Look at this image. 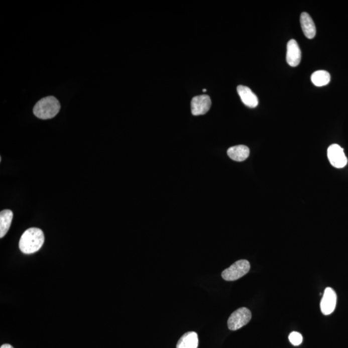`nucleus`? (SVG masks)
<instances>
[{
	"mask_svg": "<svg viewBox=\"0 0 348 348\" xmlns=\"http://www.w3.org/2000/svg\"><path fill=\"white\" fill-rule=\"evenodd\" d=\"M45 236L42 229L31 228L23 234L19 243L20 250L25 254L39 251L44 244Z\"/></svg>",
	"mask_w": 348,
	"mask_h": 348,
	"instance_id": "1",
	"label": "nucleus"
},
{
	"mask_svg": "<svg viewBox=\"0 0 348 348\" xmlns=\"http://www.w3.org/2000/svg\"><path fill=\"white\" fill-rule=\"evenodd\" d=\"M60 108V101L55 97L47 96L37 102L33 108V113L40 119L49 120L55 117Z\"/></svg>",
	"mask_w": 348,
	"mask_h": 348,
	"instance_id": "2",
	"label": "nucleus"
},
{
	"mask_svg": "<svg viewBox=\"0 0 348 348\" xmlns=\"http://www.w3.org/2000/svg\"><path fill=\"white\" fill-rule=\"evenodd\" d=\"M250 264L247 260H240L234 263L222 273V279L227 281H236L249 273Z\"/></svg>",
	"mask_w": 348,
	"mask_h": 348,
	"instance_id": "3",
	"label": "nucleus"
},
{
	"mask_svg": "<svg viewBox=\"0 0 348 348\" xmlns=\"http://www.w3.org/2000/svg\"><path fill=\"white\" fill-rule=\"evenodd\" d=\"M252 313L247 308H241L231 313L228 320V327L231 331L241 328L250 321Z\"/></svg>",
	"mask_w": 348,
	"mask_h": 348,
	"instance_id": "4",
	"label": "nucleus"
},
{
	"mask_svg": "<svg viewBox=\"0 0 348 348\" xmlns=\"http://www.w3.org/2000/svg\"><path fill=\"white\" fill-rule=\"evenodd\" d=\"M327 158L331 165L336 168H344L347 163L344 149L337 144H333L329 147L327 149Z\"/></svg>",
	"mask_w": 348,
	"mask_h": 348,
	"instance_id": "5",
	"label": "nucleus"
},
{
	"mask_svg": "<svg viewBox=\"0 0 348 348\" xmlns=\"http://www.w3.org/2000/svg\"><path fill=\"white\" fill-rule=\"evenodd\" d=\"M336 304V294L333 288L327 287L325 289L321 301L320 309L325 315H330L335 310Z\"/></svg>",
	"mask_w": 348,
	"mask_h": 348,
	"instance_id": "6",
	"label": "nucleus"
},
{
	"mask_svg": "<svg viewBox=\"0 0 348 348\" xmlns=\"http://www.w3.org/2000/svg\"><path fill=\"white\" fill-rule=\"evenodd\" d=\"M211 99L208 95H197L191 102V109L193 115L205 114L211 107Z\"/></svg>",
	"mask_w": 348,
	"mask_h": 348,
	"instance_id": "7",
	"label": "nucleus"
},
{
	"mask_svg": "<svg viewBox=\"0 0 348 348\" xmlns=\"http://www.w3.org/2000/svg\"><path fill=\"white\" fill-rule=\"evenodd\" d=\"M301 60V51L295 40L289 41L287 44L286 61L291 67H297Z\"/></svg>",
	"mask_w": 348,
	"mask_h": 348,
	"instance_id": "8",
	"label": "nucleus"
},
{
	"mask_svg": "<svg viewBox=\"0 0 348 348\" xmlns=\"http://www.w3.org/2000/svg\"><path fill=\"white\" fill-rule=\"evenodd\" d=\"M239 95L243 103L250 108H256L259 104L257 95L247 86L240 85L237 88Z\"/></svg>",
	"mask_w": 348,
	"mask_h": 348,
	"instance_id": "9",
	"label": "nucleus"
},
{
	"mask_svg": "<svg viewBox=\"0 0 348 348\" xmlns=\"http://www.w3.org/2000/svg\"><path fill=\"white\" fill-rule=\"evenodd\" d=\"M302 31L309 39H312L316 35V27L312 18L307 13H302L300 18Z\"/></svg>",
	"mask_w": 348,
	"mask_h": 348,
	"instance_id": "10",
	"label": "nucleus"
},
{
	"mask_svg": "<svg viewBox=\"0 0 348 348\" xmlns=\"http://www.w3.org/2000/svg\"><path fill=\"white\" fill-rule=\"evenodd\" d=\"M199 339L197 333L189 331L184 334L177 342L176 348H197Z\"/></svg>",
	"mask_w": 348,
	"mask_h": 348,
	"instance_id": "11",
	"label": "nucleus"
},
{
	"mask_svg": "<svg viewBox=\"0 0 348 348\" xmlns=\"http://www.w3.org/2000/svg\"><path fill=\"white\" fill-rule=\"evenodd\" d=\"M229 158L236 161H243L249 158L250 150L245 145H238L229 148L227 151Z\"/></svg>",
	"mask_w": 348,
	"mask_h": 348,
	"instance_id": "12",
	"label": "nucleus"
},
{
	"mask_svg": "<svg viewBox=\"0 0 348 348\" xmlns=\"http://www.w3.org/2000/svg\"><path fill=\"white\" fill-rule=\"evenodd\" d=\"M13 219V212L10 210H4L0 213V238H3L10 228Z\"/></svg>",
	"mask_w": 348,
	"mask_h": 348,
	"instance_id": "13",
	"label": "nucleus"
},
{
	"mask_svg": "<svg viewBox=\"0 0 348 348\" xmlns=\"http://www.w3.org/2000/svg\"><path fill=\"white\" fill-rule=\"evenodd\" d=\"M311 81L317 86H322L327 85L330 82L331 76L326 70H318L311 75Z\"/></svg>",
	"mask_w": 348,
	"mask_h": 348,
	"instance_id": "14",
	"label": "nucleus"
},
{
	"mask_svg": "<svg viewBox=\"0 0 348 348\" xmlns=\"http://www.w3.org/2000/svg\"><path fill=\"white\" fill-rule=\"evenodd\" d=\"M289 340L293 345H299L301 344L303 338L301 333L299 332H292L289 335Z\"/></svg>",
	"mask_w": 348,
	"mask_h": 348,
	"instance_id": "15",
	"label": "nucleus"
},
{
	"mask_svg": "<svg viewBox=\"0 0 348 348\" xmlns=\"http://www.w3.org/2000/svg\"><path fill=\"white\" fill-rule=\"evenodd\" d=\"M0 348H14L12 345L8 344L2 345Z\"/></svg>",
	"mask_w": 348,
	"mask_h": 348,
	"instance_id": "16",
	"label": "nucleus"
},
{
	"mask_svg": "<svg viewBox=\"0 0 348 348\" xmlns=\"http://www.w3.org/2000/svg\"><path fill=\"white\" fill-rule=\"evenodd\" d=\"M203 92H206V89H203Z\"/></svg>",
	"mask_w": 348,
	"mask_h": 348,
	"instance_id": "17",
	"label": "nucleus"
}]
</instances>
